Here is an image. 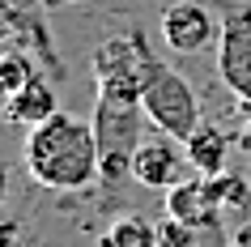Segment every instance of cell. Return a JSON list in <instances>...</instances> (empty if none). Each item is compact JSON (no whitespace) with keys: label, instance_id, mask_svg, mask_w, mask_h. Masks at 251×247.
Wrapping results in <instances>:
<instances>
[{"label":"cell","instance_id":"obj_1","mask_svg":"<svg viewBox=\"0 0 251 247\" xmlns=\"http://www.w3.org/2000/svg\"><path fill=\"white\" fill-rule=\"evenodd\" d=\"M26 170L30 179L51 192H77L98 179V141L94 124L55 111L47 124L30 128L26 137Z\"/></svg>","mask_w":251,"mask_h":247},{"label":"cell","instance_id":"obj_2","mask_svg":"<svg viewBox=\"0 0 251 247\" xmlns=\"http://www.w3.org/2000/svg\"><path fill=\"white\" fill-rule=\"evenodd\" d=\"M136 52H141V107H145V115L153 128H162L166 137L175 141H187L192 132L204 124L200 119V103H196V90L187 85L183 73H175L166 60L149 52L145 34H136Z\"/></svg>","mask_w":251,"mask_h":247},{"label":"cell","instance_id":"obj_3","mask_svg":"<svg viewBox=\"0 0 251 247\" xmlns=\"http://www.w3.org/2000/svg\"><path fill=\"white\" fill-rule=\"evenodd\" d=\"M145 107L119 103V98H98L94 103V141H98V183L132 179V158L145 141Z\"/></svg>","mask_w":251,"mask_h":247},{"label":"cell","instance_id":"obj_4","mask_svg":"<svg viewBox=\"0 0 251 247\" xmlns=\"http://www.w3.org/2000/svg\"><path fill=\"white\" fill-rule=\"evenodd\" d=\"M94 85H98V98H119V103H141V52H136V39H102L94 47Z\"/></svg>","mask_w":251,"mask_h":247},{"label":"cell","instance_id":"obj_5","mask_svg":"<svg viewBox=\"0 0 251 247\" xmlns=\"http://www.w3.org/2000/svg\"><path fill=\"white\" fill-rule=\"evenodd\" d=\"M217 73L243 103H251V4H222Z\"/></svg>","mask_w":251,"mask_h":247},{"label":"cell","instance_id":"obj_6","mask_svg":"<svg viewBox=\"0 0 251 247\" xmlns=\"http://www.w3.org/2000/svg\"><path fill=\"white\" fill-rule=\"evenodd\" d=\"M187 149L183 141H175V137H166L162 128L145 132V141H141V149H136L132 158V179L141 183V188H162V192H171L175 183L187 179Z\"/></svg>","mask_w":251,"mask_h":247},{"label":"cell","instance_id":"obj_7","mask_svg":"<svg viewBox=\"0 0 251 247\" xmlns=\"http://www.w3.org/2000/svg\"><path fill=\"white\" fill-rule=\"evenodd\" d=\"M213 39H222V17H213L204 4L179 0L162 13V43L179 55H196L204 52Z\"/></svg>","mask_w":251,"mask_h":247},{"label":"cell","instance_id":"obj_8","mask_svg":"<svg viewBox=\"0 0 251 247\" xmlns=\"http://www.w3.org/2000/svg\"><path fill=\"white\" fill-rule=\"evenodd\" d=\"M217 200L204 175H187L183 183H175L166 192V218L187 226V230H217Z\"/></svg>","mask_w":251,"mask_h":247},{"label":"cell","instance_id":"obj_9","mask_svg":"<svg viewBox=\"0 0 251 247\" xmlns=\"http://www.w3.org/2000/svg\"><path fill=\"white\" fill-rule=\"evenodd\" d=\"M55 111H60L55 90L43 77H34L26 90H17V94L4 98V115H9V124H22V128H39V124H47Z\"/></svg>","mask_w":251,"mask_h":247},{"label":"cell","instance_id":"obj_10","mask_svg":"<svg viewBox=\"0 0 251 247\" xmlns=\"http://www.w3.org/2000/svg\"><path fill=\"white\" fill-rule=\"evenodd\" d=\"M183 149H187V162H192V170H196V175H204V179H213V175H222V170H226L230 137H226L217 124H200V128L183 141Z\"/></svg>","mask_w":251,"mask_h":247},{"label":"cell","instance_id":"obj_11","mask_svg":"<svg viewBox=\"0 0 251 247\" xmlns=\"http://www.w3.org/2000/svg\"><path fill=\"white\" fill-rule=\"evenodd\" d=\"M209 188H213V200H217V209L234 213V218H247V213H251V183L243 179V175H234V170H222V175H213V179H209Z\"/></svg>","mask_w":251,"mask_h":247},{"label":"cell","instance_id":"obj_12","mask_svg":"<svg viewBox=\"0 0 251 247\" xmlns=\"http://www.w3.org/2000/svg\"><path fill=\"white\" fill-rule=\"evenodd\" d=\"M102 247H162V234L149 226L145 218H136V213H128V218H119L111 230H106Z\"/></svg>","mask_w":251,"mask_h":247},{"label":"cell","instance_id":"obj_13","mask_svg":"<svg viewBox=\"0 0 251 247\" xmlns=\"http://www.w3.org/2000/svg\"><path fill=\"white\" fill-rule=\"evenodd\" d=\"M34 77H39V73H34V60H30L22 47L0 52V90H4V98H9V94H17V90H26Z\"/></svg>","mask_w":251,"mask_h":247},{"label":"cell","instance_id":"obj_14","mask_svg":"<svg viewBox=\"0 0 251 247\" xmlns=\"http://www.w3.org/2000/svg\"><path fill=\"white\" fill-rule=\"evenodd\" d=\"M22 26V9H13L9 0H0V43H9Z\"/></svg>","mask_w":251,"mask_h":247},{"label":"cell","instance_id":"obj_15","mask_svg":"<svg viewBox=\"0 0 251 247\" xmlns=\"http://www.w3.org/2000/svg\"><path fill=\"white\" fill-rule=\"evenodd\" d=\"M4 192H9V175L0 170V200H4Z\"/></svg>","mask_w":251,"mask_h":247},{"label":"cell","instance_id":"obj_16","mask_svg":"<svg viewBox=\"0 0 251 247\" xmlns=\"http://www.w3.org/2000/svg\"><path fill=\"white\" fill-rule=\"evenodd\" d=\"M247 137H251V103H247Z\"/></svg>","mask_w":251,"mask_h":247}]
</instances>
